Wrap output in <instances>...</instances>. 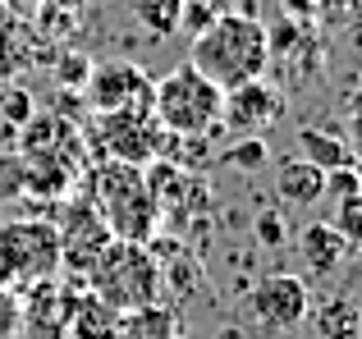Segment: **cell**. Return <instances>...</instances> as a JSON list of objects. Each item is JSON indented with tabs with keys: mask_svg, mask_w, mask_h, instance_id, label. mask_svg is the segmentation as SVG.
<instances>
[{
	"mask_svg": "<svg viewBox=\"0 0 362 339\" xmlns=\"http://www.w3.org/2000/svg\"><path fill=\"white\" fill-rule=\"evenodd\" d=\"M179 9H184V0H138V5H133V18H138L151 37H170V32H179Z\"/></svg>",
	"mask_w": 362,
	"mask_h": 339,
	"instance_id": "15",
	"label": "cell"
},
{
	"mask_svg": "<svg viewBox=\"0 0 362 339\" xmlns=\"http://www.w3.org/2000/svg\"><path fill=\"white\" fill-rule=\"evenodd\" d=\"M188 64L221 92L243 88L252 78H266L271 69V32L252 14H216V23L193 37Z\"/></svg>",
	"mask_w": 362,
	"mask_h": 339,
	"instance_id": "1",
	"label": "cell"
},
{
	"mask_svg": "<svg viewBox=\"0 0 362 339\" xmlns=\"http://www.w3.org/2000/svg\"><path fill=\"white\" fill-rule=\"evenodd\" d=\"M88 289L110 303L115 312H138V307L156 303L160 294V266L151 257L147 243H124V239H110L101 248V257L92 261L88 270Z\"/></svg>",
	"mask_w": 362,
	"mask_h": 339,
	"instance_id": "4",
	"label": "cell"
},
{
	"mask_svg": "<svg viewBox=\"0 0 362 339\" xmlns=\"http://www.w3.org/2000/svg\"><path fill=\"white\" fill-rule=\"evenodd\" d=\"M92 206L101 211L110 239H124V243H151L160 220L142 170L124 161H101L92 170Z\"/></svg>",
	"mask_w": 362,
	"mask_h": 339,
	"instance_id": "2",
	"label": "cell"
},
{
	"mask_svg": "<svg viewBox=\"0 0 362 339\" xmlns=\"http://www.w3.org/2000/svg\"><path fill=\"white\" fill-rule=\"evenodd\" d=\"M275 193H280L284 206H317L326 197V174L317 165H308L303 156H289V161L275 165Z\"/></svg>",
	"mask_w": 362,
	"mask_h": 339,
	"instance_id": "12",
	"label": "cell"
},
{
	"mask_svg": "<svg viewBox=\"0 0 362 339\" xmlns=\"http://www.w3.org/2000/svg\"><path fill=\"white\" fill-rule=\"evenodd\" d=\"M308 312H312L308 280L289 275V270H275V275L257 280L252 294H247V316L262 331H293V326L308 321Z\"/></svg>",
	"mask_w": 362,
	"mask_h": 339,
	"instance_id": "7",
	"label": "cell"
},
{
	"mask_svg": "<svg viewBox=\"0 0 362 339\" xmlns=\"http://www.w3.org/2000/svg\"><path fill=\"white\" fill-rule=\"evenodd\" d=\"M160 133L165 129L151 115H101V143H106L110 161L124 165H147L160 152Z\"/></svg>",
	"mask_w": 362,
	"mask_h": 339,
	"instance_id": "10",
	"label": "cell"
},
{
	"mask_svg": "<svg viewBox=\"0 0 362 339\" xmlns=\"http://www.w3.org/2000/svg\"><path fill=\"white\" fill-rule=\"evenodd\" d=\"M225 161L239 165V170H262L271 161V147H266L262 138H234V147L225 152Z\"/></svg>",
	"mask_w": 362,
	"mask_h": 339,
	"instance_id": "18",
	"label": "cell"
},
{
	"mask_svg": "<svg viewBox=\"0 0 362 339\" xmlns=\"http://www.w3.org/2000/svg\"><path fill=\"white\" fill-rule=\"evenodd\" d=\"M55 234H60V261L74 270H83L88 275L92 261L101 257V248L110 243V230L106 220H101V211L92 202H74L69 215H64V225H55Z\"/></svg>",
	"mask_w": 362,
	"mask_h": 339,
	"instance_id": "9",
	"label": "cell"
},
{
	"mask_svg": "<svg viewBox=\"0 0 362 339\" xmlns=\"http://www.w3.org/2000/svg\"><path fill=\"white\" fill-rule=\"evenodd\" d=\"M221 106H225V92L211 78H202L188 60L175 64L165 78H156V92H151V119L175 138L221 133Z\"/></svg>",
	"mask_w": 362,
	"mask_h": 339,
	"instance_id": "3",
	"label": "cell"
},
{
	"mask_svg": "<svg viewBox=\"0 0 362 339\" xmlns=\"http://www.w3.org/2000/svg\"><path fill=\"white\" fill-rule=\"evenodd\" d=\"M64 326L74 331V339H115L119 335V312L110 303H101L97 294H78L69 298V316H64Z\"/></svg>",
	"mask_w": 362,
	"mask_h": 339,
	"instance_id": "13",
	"label": "cell"
},
{
	"mask_svg": "<svg viewBox=\"0 0 362 339\" xmlns=\"http://www.w3.org/2000/svg\"><path fill=\"white\" fill-rule=\"evenodd\" d=\"M216 0H184V9H179V28H184L188 37H197V32H206V28L216 23Z\"/></svg>",
	"mask_w": 362,
	"mask_h": 339,
	"instance_id": "19",
	"label": "cell"
},
{
	"mask_svg": "<svg viewBox=\"0 0 362 339\" xmlns=\"http://www.w3.org/2000/svg\"><path fill=\"white\" fill-rule=\"evenodd\" d=\"M18 326H23V303L14 289H0V339H14Z\"/></svg>",
	"mask_w": 362,
	"mask_h": 339,
	"instance_id": "22",
	"label": "cell"
},
{
	"mask_svg": "<svg viewBox=\"0 0 362 339\" xmlns=\"http://www.w3.org/2000/svg\"><path fill=\"white\" fill-rule=\"evenodd\" d=\"M88 101L97 115H151V92H156V78L138 69V64H97L88 73Z\"/></svg>",
	"mask_w": 362,
	"mask_h": 339,
	"instance_id": "6",
	"label": "cell"
},
{
	"mask_svg": "<svg viewBox=\"0 0 362 339\" xmlns=\"http://www.w3.org/2000/svg\"><path fill=\"white\" fill-rule=\"evenodd\" d=\"M298 147H303V161L317 165L321 174H330V170H344L354 165V152H349V143L339 133H326V129H303L298 133Z\"/></svg>",
	"mask_w": 362,
	"mask_h": 339,
	"instance_id": "14",
	"label": "cell"
},
{
	"mask_svg": "<svg viewBox=\"0 0 362 339\" xmlns=\"http://www.w3.org/2000/svg\"><path fill=\"white\" fill-rule=\"evenodd\" d=\"M354 339H362V312H358V326H354Z\"/></svg>",
	"mask_w": 362,
	"mask_h": 339,
	"instance_id": "28",
	"label": "cell"
},
{
	"mask_svg": "<svg viewBox=\"0 0 362 339\" xmlns=\"http://www.w3.org/2000/svg\"><path fill=\"white\" fill-rule=\"evenodd\" d=\"M9 73V51H5V37H0V78Z\"/></svg>",
	"mask_w": 362,
	"mask_h": 339,
	"instance_id": "27",
	"label": "cell"
},
{
	"mask_svg": "<svg viewBox=\"0 0 362 339\" xmlns=\"http://www.w3.org/2000/svg\"><path fill=\"white\" fill-rule=\"evenodd\" d=\"M326 193H335V197H358V193H362V174H358L354 165L330 170V174H326Z\"/></svg>",
	"mask_w": 362,
	"mask_h": 339,
	"instance_id": "23",
	"label": "cell"
},
{
	"mask_svg": "<svg viewBox=\"0 0 362 339\" xmlns=\"http://www.w3.org/2000/svg\"><path fill=\"white\" fill-rule=\"evenodd\" d=\"M0 261L14 285H42L60 270V234L51 220H5L0 225Z\"/></svg>",
	"mask_w": 362,
	"mask_h": 339,
	"instance_id": "5",
	"label": "cell"
},
{
	"mask_svg": "<svg viewBox=\"0 0 362 339\" xmlns=\"http://www.w3.org/2000/svg\"><path fill=\"white\" fill-rule=\"evenodd\" d=\"M46 9H60V14H78V9H88V0H46Z\"/></svg>",
	"mask_w": 362,
	"mask_h": 339,
	"instance_id": "25",
	"label": "cell"
},
{
	"mask_svg": "<svg viewBox=\"0 0 362 339\" xmlns=\"http://www.w3.org/2000/svg\"><path fill=\"white\" fill-rule=\"evenodd\" d=\"M330 225L349 239V248H362V193L358 197H339L335 220H330Z\"/></svg>",
	"mask_w": 362,
	"mask_h": 339,
	"instance_id": "17",
	"label": "cell"
},
{
	"mask_svg": "<svg viewBox=\"0 0 362 339\" xmlns=\"http://www.w3.org/2000/svg\"><path fill=\"white\" fill-rule=\"evenodd\" d=\"M234 5H252V0H216V9H221V14H234Z\"/></svg>",
	"mask_w": 362,
	"mask_h": 339,
	"instance_id": "26",
	"label": "cell"
},
{
	"mask_svg": "<svg viewBox=\"0 0 362 339\" xmlns=\"http://www.w3.org/2000/svg\"><path fill=\"white\" fill-rule=\"evenodd\" d=\"M88 73H92V64L83 55H64L60 60V83H88Z\"/></svg>",
	"mask_w": 362,
	"mask_h": 339,
	"instance_id": "24",
	"label": "cell"
},
{
	"mask_svg": "<svg viewBox=\"0 0 362 339\" xmlns=\"http://www.w3.org/2000/svg\"><path fill=\"white\" fill-rule=\"evenodd\" d=\"M354 326H358V312L344 303V298H335V303H326V307L317 312L321 339H354Z\"/></svg>",
	"mask_w": 362,
	"mask_h": 339,
	"instance_id": "16",
	"label": "cell"
},
{
	"mask_svg": "<svg viewBox=\"0 0 362 339\" xmlns=\"http://www.w3.org/2000/svg\"><path fill=\"white\" fill-rule=\"evenodd\" d=\"M252 239L262 243V248H280L284 239H289V225H284V215L280 211H262L252 220Z\"/></svg>",
	"mask_w": 362,
	"mask_h": 339,
	"instance_id": "20",
	"label": "cell"
},
{
	"mask_svg": "<svg viewBox=\"0 0 362 339\" xmlns=\"http://www.w3.org/2000/svg\"><path fill=\"white\" fill-rule=\"evenodd\" d=\"M298 248H303V257H308L312 275H335V270L349 261V239L330 220H312L308 230H303Z\"/></svg>",
	"mask_w": 362,
	"mask_h": 339,
	"instance_id": "11",
	"label": "cell"
},
{
	"mask_svg": "<svg viewBox=\"0 0 362 339\" xmlns=\"http://www.w3.org/2000/svg\"><path fill=\"white\" fill-rule=\"evenodd\" d=\"M0 106H5V124H14V129H23L28 119H33V97H28L23 88H5Z\"/></svg>",
	"mask_w": 362,
	"mask_h": 339,
	"instance_id": "21",
	"label": "cell"
},
{
	"mask_svg": "<svg viewBox=\"0 0 362 339\" xmlns=\"http://www.w3.org/2000/svg\"><path fill=\"white\" fill-rule=\"evenodd\" d=\"M280 115H284L280 88H271L266 78H252V83H243V88L225 92L221 129H230V133H239V138H262Z\"/></svg>",
	"mask_w": 362,
	"mask_h": 339,
	"instance_id": "8",
	"label": "cell"
}]
</instances>
